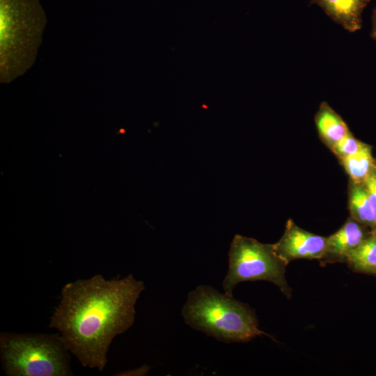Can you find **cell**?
<instances>
[{"mask_svg":"<svg viewBox=\"0 0 376 376\" xmlns=\"http://www.w3.org/2000/svg\"><path fill=\"white\" fill-rule=\"evenodd\" d=\"M144 283L130 274L106 279L102 274L67 283L49 327L56 329L68 351L84 367L104 370L116 336L130 329Z\"/></svg>","mask_w":376,"mask_h":376,"instance_id":"cell-1","label":"cell"},{"mask_svg":"<svg viewBox=\"0 0 376 376\" xmlns=\"http://www.w3.org/2000/svg\"><path fill=\"white\" fill-rule=\"evenodd\" d=\"M182 314L191 328L218 340L246 342L261 335L272 338L259 329L256 313L248 304L206 285L188 294Z\"/></svg>","mask_w":376,"mask_h":376,"instance_id":"cell-2","label":"cell"},{"mask_svg":"<svg viewBox=\"0 0 376 376\" xmlns=\"http://www.w3.org/2000/svg\"><path fill=\"white\" fill-rule=\"evenodd\" d=\"M70 352L58 334H0V359L7 376H71Z\"/></svg>","mask_w":376,"mask_h":376,"instance_id":"cell-3","label":"cell"},{"mask_svg":"<svg viewBox=\"0 0 376 376\" xmlns=\"http://www.w3.org/2000/svg\"><path fill=\"white\" fill-rule=\"evenodd\" d=\"M45 21L37 0H1V80L8 81L31 65Z\"/></svg>","mask_w":376,"mask_h":376,"instance_id":"cell-4","label":"cell"},{"mask_svg":"<svg viewBox=\"0 0 376 376\" xmlns=\"http://www.w3.org/2000/svg\"><path fill=\"white\" fill-rule=\"evenodd\" d=\"M287 265L276 253L273 244L236 235L230 244L228 270L222 283L224 293L233 297L235 287L243 281H267L290 298L291 289L285 276Z\"/></svg>","mask_w":376,"mask_h":376,"instance_id":"cell-5","label":"cell"},{"mask_svg":"<svg viewBox=\"0 0 376 376\" xmlns=\"http://www.w3.org/2000/svg\"><path fill=\"white\" fill-rule=\"evenodd\" d=\"M273 246L287 265L299 258L322 260L327 253V237L308 232L289 219L283 236Z\"/></svg>","mask_w":376,"mask_h":376,"instance_id":"cell-6","label":"cell"},{"mask_svg":"<svg viewBox=\"0 0 376 376\" xmlns=\"http://www.w3.org/2000/svg\"><path fill=\"white\" fill-rule=\"evenodd\" d=\"M366 227L349 218L343 226L327 237V253L324 258L329 261H345L347 256L356 249L370 231Z\"/></svg>","mask_w":376,"mask_h":376,"instance_id":"cell-7","label":"cell"},{"mask_svg":"<svg viewBox=\"0 0 376 376\" xmlns=\"http://www.w3.org/2000/svg\"><path fill=\"white\" fill-rule=\"evenodd\" d=\"M370 0H310L317 4L331 20L350 33L362 28V13Z\"/></svg>","mask_w":376,"mask_h":376,"instance_id":"cell-8","label":"cell"},{"mask_svg":"<svg viewBox=\"0 0 376 376\" xmlns=\"http://www.w3.org/2000/svg\"><path fill=\"white\" fill-rule=\"evenodd\" d=\"M315 123L319 136L330 148L350 132L340 116L325 102L321 103Z\"/></svg>","mask_w":376,"mask_h":376,"instance_id":"cell-9","label":"cell"},{"mask_svg":"<svg viewBox=\"0 0 376 376\" xmlns=\"http://www.w3.org/2000/svg\"><path fill=\"white\" fill-rule=\"evenodd\" d=\"M345 261L354 271L376 274V230H370L361 243L346 257Z\"/></svg>","mask_w":376,"mask_h":376,"instance_id":"cell-10","label":"cell"},{"mask_svg":"<svg viewBox=\"0 0 376 376\" xmlns=\"http://www.w3.org/2000/svg\"><path fill=\"white\" fill-rule=\"evenodd\" d=\"M340 161L351 182L354 183H364L376 169V160L371 147L366 143L359 151Z\"/></svg>","mask_w":376,"mask_h":376,"instance_id":"cell-11","label":"cell"},{"mask_svg":"<svg viewBox=\"0 0 376 376\" xmlns=\"http://www.w3.org/2000/svg\"><path fill=\"white\" fill-rule=\"evenodd\" d=\"M349 210L351 217L370 230L374 228V217L364 183L351 182L349 188Z\"/></svg>","mask_w":376,"mask_h":376,"instance_id":"cell-12","label":"cell"},{"mask_svg":"<svg viewBox=\"0 0 376 376\" xmlns=\"http://www.w3.org/2000/svg\"><path fill=\"white\" fill-rule=\"evenodd\" d=\"M363 143L356 139L351 132L336 142L331 149L334 153L342 159L344 157L352 155L359 151L363 146Z\"/></svg>","mask_w":376,"mask_h":376,"instance_id":"cell-13","label":"cell"},{"mask_svg":"<svg viewBox=\"0 0 376 376\" xmlns=\"http://www.w3.org/2000/svg\"><path fill=\"white\" fill-rule=\"evenodd\" d=\"M370 201L373 217L374 228L376 230V169L364 182Z\"/></svg>","mask_w":376,"mask_h":376,"instance_id":"cell-14","label":"cell"},{"mask_svg":"<svg viewBox=\"0 0 376 376\" xmlns=\"http://www.w3.org/2000/svg\"><path fill=\"white\" fill-rule=\"evenodd\" d=\"M372 29L370 31V36L374 40H376V7L373 9L372 16Z\"/></svg>","mask_w":376,"mask_h":376,"instance_id":"cell-15","label":"cell"}]
</instances>
